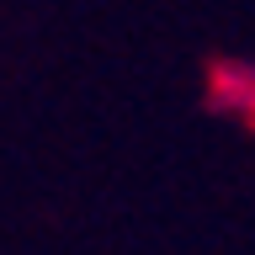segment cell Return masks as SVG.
I'll return each mask as SVG.
<instances>
[{
  "instance_id": "cell-1",
  "label": "cell",
  "mask_w": 255,
  "mask_h": 255,
  "mask_svg": "<svg viewBox=\"0 0 255 255\" xmlns=\"http://www.w3.org/2000/svg\"><path fill=\"white\" fill-rule=\"evenodd\" d=\"M202 101H207L213 117L255 133V59H245V53H218V59H207Z\"/></svg>"
}]
</instances>
